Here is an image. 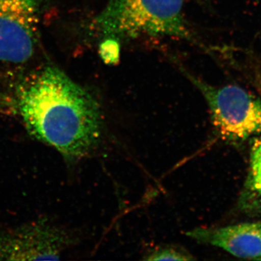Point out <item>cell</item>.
<instances>
[{"instance_id":"5","label":"cell","mask_w":261,"mask_h":261,"mask_svg":"<svg viewBox=\"0 0 261 261\" xmlns=\"http://www.w3.org/2000/svg\"><path fill=\"white\" fill-rule=\"evenodd\" d=\"M71 240L48 221L29 223L0 232V260H59Z\"/></svg>"},{"instance_id":"1","label":"cell","mask_w":261,"mask_h":261,"mask_svg":"<svg viewBox=\"0 0 261 261\" xmlns=\"http://www.w3.org/2000/svg\"><path fill=\"white\" fill-rule=\"evenodd\" d=\"M14 99L29 133L65 159H82L99 145L102 133L100 105L58 67L47 65L20 84Z\"/></svg>"},{"instance_id":"10","label":"cell","mask_w":261,"mask_h":261,"mask_svg":"<svg viewBox=\"0 0 261 261\" xmlns=\"http://www.w3.org/2000/svg\"><path fill=\"white\" fill-rule=\"evenodd\" d=\"M196 1L200 3H205L206 2L208 1V0H196Z\"/></svg>"},{"instance_id":"7","label":"cell","mask_w":261,"mask_h":261,"mask_svg":"<svg viewBox=\"0 0 261 261\" xmlns=\"http://www.w3.org/2000/svg\"><path fill=\"white\" fill-rule=\"evenodd\" d=\"M243 204L250 202L252 205L261 206V136L255 140L252 145Z\"/></svg>"},{"instance_id":"8","label":"cell","mask_w":261,"mask_h":261,"mask_svg":"<svg viewBox=\"0 0 261 261\" xmlns=\"http://www.w3.org/2000/svg\"><path fill=\"white\" fill-rule=\"evenodd\" d=\"M195 259L186 250L173 245L159 247L145 257L146 260H192Z\"/></svg>"},{"instance_id":"2","label":"cell","mask_w":261,"mask_h":261,"mask_svg":"<svg viewBox=\"0 0 261 261\" xmlns=\"http://www.w3.org/2000/svg\"><path fill=\"white\" fill-rule=\"evenodd\" d=\"M94 29L106 38L172 37L198 43L183 15V0H109Z\"/></svg>"},{"instance_id":"6","label":"cell","mask_w":261,"mask_h":261,"mask_svg":"<svg viewBox=\"0 0 261 261\" xmlns=\"http://www.w3.org/2000/svg\"><path fill=\"white\" fill-rule=\"evenodd\" d=\"M187 235L198 243L223 249L233 256L256 260L261 257V222L196 228Z\"/></svg>"},{"instance_id":"3","label":"cell","mask_w":261,"mask_h":261,"mask_svg":"<svg viewBox=\"0 0 261 261\" xmlns=\"http://www.w3.org/2000/svg\"><path fill=\"white\" fill-rule=\"evenodd\" d=\"M179 68L205 97L213 124L223 139L238 143L261 134L260 99L238 85L214 87Z\"/></svg>"},{"instance_id":"4","label":"cell","mask_w":261,"mask_h":261,"mask_svg":"<svg viewBox=\"0 0 261 261\" xmlns=\"http://www.w3.org/2000/svg\"><path fill=\"white\" fill-rule=\"evenodd\" d=\"M43 0H0V68L27 64L37 47Z\"/></svg>"},{"instance_id":"11","label":"cell","mask_w":261,"mask_h":261,"mask_svg":"<svg viewBox=\"0 0 261 261\" xmlns=\"http://www.w3.org/2000/svg\"><path fill=\"white\" fill-rule=\"evenodd\" d=\"M259 260H261V257H260V259H259Z\"/></svg>"},{"instance_id":"9","label":"cell","mask_w":261,"mask_h":261,"mask_svg":"<svg viewBox=\"0 0 261 261\" xmlns=\"http://www.w3.org/2000/svg\"><path fill=\"white\" fill-rule=\"evenodd\" d=\"M99 55L106 64H116L120 58V45L114 38H106L99 45Z\"/></svg>"}]
</instances>
